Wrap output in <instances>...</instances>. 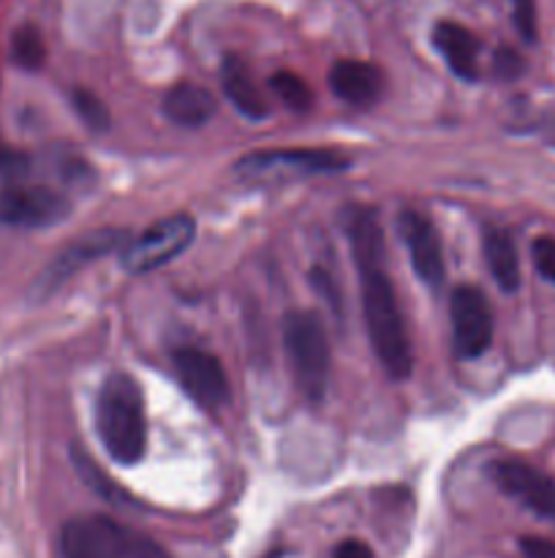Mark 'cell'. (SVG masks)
<instances>
[{
	"mask_svg": "<svg viewBox=\"0 0 555 558\" xmlns=\"http://www.w3.org/2000/svg\"><path fill=\"white\" fill-rule=\"evenodd\" d=\"M433 44L435 49L444 54L446 65H449L460 80H477L479 44L466 27L457 25V22H439L433 31Z\"/></svg>",
	"mask_w": 555,
	"mask_h": 558,
	"instance_id": "9a60e30c",
	"label": "cell"
},
{
	"mask_svg": "<svg viewBox=\"0 0 555 558\" xmlns=\"http://www.w3.org/2000/svg\"><path fill=\"white\" fill-rule=\"evenodd\" d=\"M520 550L526 558H555V543L544 537H522Z\"/></svg>",
	"mask_w": 555,
	"mask_h": 558,
	"instance_id": "cb8c5ba5",
	"label": "cell"
},
{
	"mask_svg": "<svg viewBox=\"0 0 555 558\" xmlns=\"http://www.w3.org/2000/svg\"><path fill=\"white\" fill-rule=\"evenodd\" d=\"M346 232L351 240L354 262L359 270V289H362V314L368 338L379 363L384 365L392 379H408L414 368L411 341H408L406 319L397 305L395 287L384 270L386 248L381 238V227L375 213L368 207L346 210Z\"/></svg>",
	"mask_w": 555,
	"mask_h": 558,
	"instance_id": "6da1fadb",
	"label": "cell"
},
{
	"mask_svg": "<svg viewBox=\"0 0 555 558\" xmlns=\"http://www.w3.org/2000/svg\"><path fill=\"white\" fill-rule=\"evenodd\" d=\"M96 425L112 461L131 466L147 450L145 396L128 374H112L103 381L96 403Z\"/></svg>",
	"mask_w": 555,
	"mask_h": 558,
	"instance_id": "7a4b0ae2",
	"label": "cell"
},
{
	"mask_svg": "<svg viewBox=\"0 0 555 558\" xmlns=\"http://www.w3.org/2000/svg\"><path fill=\"white\" fill-rule=\"evenodd\" d=\"M484 259H488L495 283L504 292L511 294L520 289V256H517V245L509 232H504V229L484 232Z\"/></svg>",
	"mask_w": 555,
	"mask_h": 558,
	"instance_id": "e0dca14e",
	"label": "cell"
},
{
	"mask_svg": "<svg viewBox=\"0 0 555 558\" xmlns=\"http://www.w3.org/2000/svg\"><path fill=\"white\" fill-rule=\"evenodd\" d=\"M343 169H348V158L332 150H264L239 158L234 172L250 180H292L337 174Z\"/></svg>",
	"mask_w": 555,
	"mask_h": 558,
	"instance_id": "5b68a950",
	"label": "cell"
},
{
	"mask_svg": "<svg viewBox=\"0 0 555 558\" xmlns=\"http://www.w3.org/2000/svg\"><path fill=\"white\" fill-rule=\"evenodd\" d=\"M515 25L526 41H536V0H511Z\"/></svg>",
	"mask_w": 555,
	"mask_h": 558,
	"instance_id": "603a6c76",
	"label": "cell"
},
{
	"mask_svg": "<svg viewBox=\"0 0 555 558\" xmlns=\"http://www.w3.org/2000/svg\"><path fill=\"white\" fill-rule=\"evenodd\" d=\"M400 234L406 240L408 254H411L414 272L428 287H439L444 281V251H441V240L433 223L419 213H403Z\"/></svg>",
	"mask_w": 555,
	"mask_h": 558,
	"instance_id": "7c38bea8",
	"label": "cell"
},
{
	"mask_svg": "<svg viewBox=\"0 0 555 558\" xmlns=\"http://www.w3.org/2000/svg\"><path fill=\"white\" fill-rule=\"evenodd\" d=\"M69 199L44 185H14L0 191V223L44 229L69 216Z\"/></svg>",
	"mask_w": 555,
	"mask_h": 558,
	"instance_id": "9c48e42d",
	"label": "cell"
},
{
	"mask_svg": "<svg viewBox=\"0 0 555 558\" xmlns=\"http://www.w3.org/2000/svg\"><path fill=\"white\" fill-rule=\"evenodd\" d=\"M310 278H313V287L319 289L326 300H330L332 308H337V292H335V283H332V278L326 276L324 270H313L310 272Z\"/></svg>",
	"mask_w": 555,
	"mask_h": 558,
	"instance_id": "4316f807",
	"label": "cell"
},
{
	"mask_svg": "<svg viewBox=\"0 0 555 558\" xmlns=\"http://www.w3.org/2000/svg\"><path fill=\"white\" fill-rule=\"evenodd\" d=\"M63 558H169L150 537L103 515L74 518L60 534Z\"/></svg>",
	"mask_w": 555,
	"mask_h": 558,
	"instance_id": "3957f363",
	"label": "cell"
},
{
	"mask_svg": "<svg viewBox=\"0 0 555 558\" xmlns=\"http://www.w3.org/2000/svg\"><path fill=\"white\" fill-rule=\"evenodd\" d=\"M283 347L294 385L308 401H321L330 385V341L313 311H292L283 319Z\"/></svg>",
	"mask_w": 555,
	"mask_h": 558,
	"instance_id": "277c9868",
	"label": "cell"
},
{
	"mask_svg": "<svg viewBox=\"0 0 555 558\" xmlns=\"http://www.w3.org/2000/svg\"><path fill=\"white\" fill-rule=\"evenodd\" d=\"M11 54H14L16 63L27 71H38L47 60V44H44V36L38 33V27L22 25L20 31L11 38Z\"/></svg>",
	"mask_w": 555,
	"mask_h": 558,
	"instance_id": "d6986e66",
	"label": "cell"
},
{
	"mask_svg": "<svg viewBox=\"0 0 555 558\" xmlns=\"http://www.w3.org/2000/svg\"><path fill=\"white\" fill-rule=\"evenodd\" d=\"M452 341L460 357H479L490 349L495 332L493 308L482 289L457 287L449 303Z\"/></svg>",
	"mask_w": 555,
	"mask_h": 558,
	"instance_id": "52a82bcc",
	"label": "cell"
},
{
	"mask_svg": "<svg viewBox=\"0 0 555 558\" xmlns=\"http://www.w3.org/2000/svg\"><path fill=\"white\" fill-rule=\"evenodd\" d=\"M330 87L351 107H370L384 93V74L365 60H337L330 71Z\"/></svg>",
	"mask_w": 555,
	"mask_h": 558,
	"instance_id": "4fadbf2b",
	"label": "cell"
},
{
	"mask_svg": "<svg viewBox=\"0 0 555 558\" xmlns=\"http://www.w3.org/2000/svg\"><path fill=\"white\" fill-rule=\"evenodd\" d=\"M221 85H223V93H226L229 101L234 104V109H237V112H243L245 118L264 120L267 114H270V107H267L264 96H261V90L256 87V82L250 80V74H248V69L243 65V60L229 58L226 63H223Z\"/></svg>",
	"mask_w": 555,
	"mask_h": 558,
	"instance_id": "2e32d148",
	"label": "cell"
},
{
	"mask_svg": "<svg viewBox=\"0 0 555 558\" xmlns=\"http://www.w3.org/2000/svg\"><path fill=\"white\" fill-rule=\"evenodd\" d=\"M270 87L288 109H294V112H308V109L313 107V90H310V85L303 76L292 74V71H278V74H272Z\"/></svg>",
	"mask_w": 555,
	"mask_h": 558,
	"instance_id": "ac0fdd59",
	"label": "cell"
},
{
	"mask_svg": "<svg viewBox=\"0 0 555 558\" xmlns=\"http://www.w3.org/2000/svg\"><path fill=\"white\" fill-rule=\"evenodd\" d=\"M125 238H128V234L120 232V229H98V232H90L82 240H76V243H71L69 248L60 251V254L52 259V265L36 278V294L38 298L52 294L54 289L63 287L74 272H79L82 267L101 259L103 254L114 251L118 245H123Z\"/></svg>",
	"mask_w": 555,
	"mask_h": 558,
	"instance_id": "30bf717a",
	"label": "cell"
},
{
	"mask_svg": "<svg viewBox=\"0 0 555 558\" xmlns=\"http://www.w3.org/2000/svg\"><path fill=\"white\" fill-rule=\"evenodd\" d=\"M196 223L190 216H172L152 223L150 229L131 240L120 254V262L128 272H152L158 267L177 259L190 243H194Z\"/></svg>",
	"mask_w": 555,
	"mask_h": 558,
	"instance_id": "8992f818",
	"label": "cell"
},
{
	"mask_svg": "<svg viewBox=\"0 0 555 558\" xmlns=\"http://www.w3.org/2000/svg\"><path fill=\"white\" fill-rule=\"evenodd\" d=\"M163 114L183 129H199L215 114V98L207 87L180 82L163 96Z\"/></svg>",
	"mask_w": 555,
	"mask_h": 558,
	"instance_id": "5bb4252c",
	"label": "cell"
},
{
	"mask_svg": "<svg viewBox=\"0 0 555 558\" xmlns=\"http://www.w3.org/2000/svg\"><path fill=\"white\" fill-rule=\"evenodd\" d=\"M332 558H375V556L373 550H370L365 543H359V539H346V543L337 545Z\"/></svg>",
	"mask_w": 555,
	"mask_h": 558,
	"instance_id": "484cf974",
	"label": "cell"
},
{
	"mask_svg": "<svg viewBox=\"0 0 555 558\" xmlns=\"http://www.w3.org/2000/svg\"><path fill=\"white\" fill-rule=\"evenodd\" d=\"M71 104H74L76 114L85 120L87 129L92 131H107L109 129V109L96 93L85 90V87H76L74 96H71Z\"/></svg>",
	"mask_w": 555,
	"mask_h": 558,
	"instance_id": "44dd1931",
	"label": "cell"
},
{
	"mask_svg": "<svg viewBox=\"0 0 555 558\" xmlns=\"http://www.w3.org/2000/svg\"><path fill=\"white\" fill-rule=\"evenodd\" d=\"M493 480L504 494L515 496L520 505L542 518H555V480L522 461H495Z\"/></svg>",
	"mask_w": 555,
	"mask_h": 558,
	"instance_id": "8fae6325",
	"label": "cell"
},
{
	"mask_svg": "<svg viewBox=\"0 0 555 558\" xmlns=\"http://www.w3.org/2000/svg\"><path fill=\"white\" fill-rule=\"evenodd\" d=\"M174 374L183 390L199 403L207 412H215L229 401V379L223 371L221 360L212 357L210 352L185 347L172 354Z\"/></svg>",
	"mask_w": 555,
	"mask_h": 558,
	"instance_id": "ba28073f",
	"label": "cell"
},
{
	"mask_svg": "<svg viewBox=\"0 0 555 558\" xmlns=\"http://www.w3.org/2000/svg\"><path fill=\"white\" fill-rule=\"evenodd\" d=\"M74 463H76V469H79V477L85 480L92 490H98L103 499L118 501V505L128 501V494H123V490H120L112 480H107V474H101V469L90 461V456H87L85 450H74Z\"/></svg>",
	"mask_w": 555,
	"mask_h": 558,
	"instance_id": "ffe728a7",
	"label": "cell"
},
{
	"mask_svg": "<svg viewBox=\"0 0 555 558\" xmlns=\"http://www.w3.org/2000/svg\"><path fill=\"white\" fill-rule=\"evenodd\" d=\"M495 71H498L501 76H506V80L517 76L522 71L520 54H515L511 49H501L498 58H495Z\"/></svg>",
	"mask_w": 555,
	"mask_h": 558,
	"instance_id": "d4e9b609",
	"label": "cell"
},
{
	"mask_svg": "<svg viewBox=\"0 0 555 558\" xmlns=\"http://www.w3.org/2000/svg\"><path fill=\"white\" fill-rule=\"evenodd\" d=\"M533 265H536L539 276L547 278L550 283H555V238H536L531 245Z\"/></svg>",
	"mask_w": 555,
	"mask_h": 558,
	"instance_id": "7402d4cb",
	"label": "cell"
},
{
	"mask_svg": "<svg viewBox=\"0 0 555 558\" xmlns=\"http://www.w3.org/2000/svg\"><path fill=\"white\" fill-rule=\"evenodd\" d=\"M0 169H3L5 174H25L27 158L16 156V153H5V156L0 158Z\"/></svg>",
	"mask_w": 555,
	"mask_h": 558,
	"instance_id": "83f0119b",
	"label": "cell"
}]
</instances>
